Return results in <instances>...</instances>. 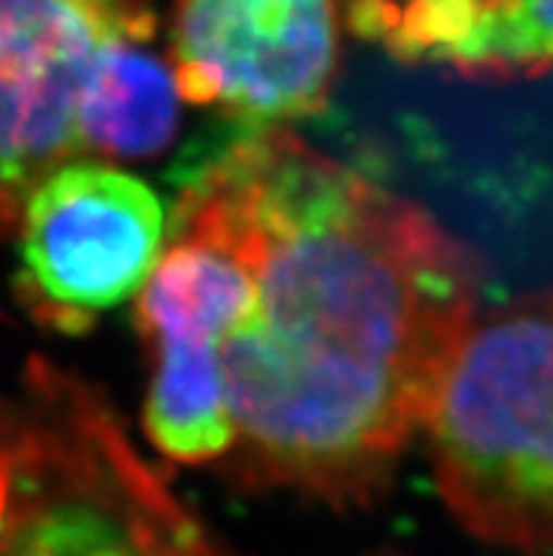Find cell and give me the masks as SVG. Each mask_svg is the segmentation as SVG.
<instances>
[{
    "mask_svg": "<svg viewBox=\"0 0 553 556\" xmlns=\"http://www.w3.org/2000/svg\"><path fill=\"white\" fill-rule=\"evenodd\" d=\"M169 71L181 99L246 127L328 105L342 63L339 0H178Z\"/></svg>",
    "mask_w": 553,
    "mask_h": 556,
    "instance_id": "6",
    "label": "cell"
},
{
    "mask_svg": "<svg viewBox=\"0 0 553 556\" xmlns=\"http://www.w3.org/2000/svg\"><path fill=\"white\" fill-rule=\"evenodd\" d=\"M441 68L480 83H517L553 68V0H469Z\"/></svg>",
    "mask_w": 553,
    "mask_h": 556,
    "instance_id": "10",
    "label": "cell"
},
{
    "mask_svg": "<svg viewBox=\"0 0 553 556\" xmlns=\"http://www.w3.org/2000/svg\"><path fill=\"white\" fill-rule=\"evenodd\" d=\"M424 430L435 486L463 529L553 554V291L477 314Z\"/></svg>",
    "mask_w": 553,
    "mask_h": 556,
    "instance_id": "3",
    "label": "cell"
},
{
    "mask_svg": "<svg viewBox=\"0 0 553 556\" xmlns=\"http://www.w3.org/2000/svg\"><path fill=\"white\" fill-rule=\"evenodd\" d=\"M88 60L40 74L0 68V235L17 226L28 192L79 153L77 93Z\"/></svg>",
    "mask_w": 553,
    "mask_h": 556,
    "instance_id": "8",
    "label": "cell"
},
{
    "mask_svg": "<svg viewBox=\"0 0 553 556\" xmlns=\"http://www.w3.org/2000/svg\"><path fill=\"white\" fill-rule=\"evenodd\" d=\"M153 31V0H0V68L40 74Z\"/></svg>",
    "mask_w": 553,
    "mask_h": 556,
    "instance_id": "9",
    "label": "cell"
},
{
    "mask_svg": "<svg viewBox=\"0 0 553 556\" xmlns=\"http://www.w3.org/2000/svg\"><path fill=\"white\" fill-rule=\"evenodd\" d=\"M252 271L196 229L169 226L167 252L141 286L136 325L150 351L144 435L184 466L224 460L231 450L224 342L252 308Z\"/></svg>",
    "mask_w": 553,
    "mask_h": 556,
    "instance_id": "5",
    "label": "cell"
},
{
    "mask_svg": "<svg viewBox=\"0 0 553 556\" xmlns=\"http://www.w3.org/2000/svg\"><path fill=\"white\" fill-rule=\"evenodd\" d=\"M0 556H238L164 483L102 390L35 356L0 399Z\"/></svg>",
    "mask_w": 553,
    "mask_h": 556,
    "instance_id": "2",
    "label": "cell"
},
{
    "mask_svg": "<svg viewBox=\"0 0 553 556\" xmlns=\"http://www.w3.org/2000/svg\"><path fill=\"white\" fill-rule=\"evenodd\" d=\"M178 85L141 42H105L85 65L77 93L79 150L150 159L178 130Z\"/></svg>",
    "mask_w": 553,
    "mask_h": 556,
    "instance_id": "7",
    "label": "cell"
},
{
    "mask_svg": "<svg viewBox=\"0 0 553 556\" xmlns=\"http://www.w3.org/2000/svg\"><path fill=\"white\" fill-rule=\"evenodd\" d=\"M169 220L252 271L221 353L231 478L337 508L387 492L477 317V254L286 127L210 155Z\"/></svg>",
    "mask_w": 553,
    "mask_h": 556,
    "instance_id": "1",
    "label": "cell"
},
{
    "mask_svg": "<svg viewBox=\"0 0 553 556\" xmlns=\"http://www.w3.org/2000/svg\"><path fill=\"white\" fill-rule=\"evenodd\" d=\"M17 296L56 333L91 331L141 291L167 235L159 192L102 162H65L21 210Z\"/></svg>",
    "mask_w": 553,
    "mask_h": 556,
    "instance_id": "4",
    "label": "cell"
}]
</instances>
